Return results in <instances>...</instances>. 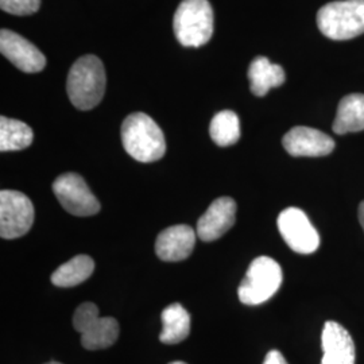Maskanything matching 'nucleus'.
<instances>
[{"instance_id":"obj_1","label":"nucleus","mask_w":364,"mask_h":364,"mask_svg":"<svg viewBox=\"0 0 364 364\" xmlns=\"http://www.w3.org/2000/svg\"><path fill=\"white\" fill-rule=\"evenodd\" d=\"M105 70L99 57L87 54L78 58L68 75L66 91L70 103L81 111H90L103 100Z\"/></svg>"},{"instance_id":"obj_2","label":"nucleus","mask_w":364,"mask_h":364,"mask_svg":"<svg viewBox=\"0 0 364 364\" xmlns=\"http://www.w3.org/2000/svg\"><path fill=\"white\" fill-rule=\"evenodd\" d=\"M122 144L129 156L150 164L166 153L165 135L156 122L144 112L131 114L122 124Z\"/></svg>"},{"instance_id":"obj_3","label":"nucleus","mask_w":364,"mask_h":364,"mask_svg":"<svg viewBox=\"0 0 364 364\" xmlns=\"http://www.w3.org/2000/svg\"><path fill=\"white\" fill-rule=\"evenodd\" d=\"M174 34L185 48H200L213 36V10L208 0H182L174 14Z\"/></svg>"},{"instance_id":"obj_4","label":"nucleus","mask_w":364,"mask_h":364,"mask_svg":"<svg viewBox=\"0 0 364 364\" xmlns=\"http://www.w3.org/2000/svg\"><path fill=\"white\" fill-rule=\"evenodd\" d=\"M320 31L333 41H347L364 33V0H338L317 13Z\"/></svg>"},{"instance_id":"obj_5","label":"nucleus","mask_w":364,"mask_h":364,"mask_svg":"<svg viewBox=\"0 0 364 364\" xmlns=\"http://www.w3.org/2000/svg\"><path fill=\"white\" fill-rule=\"evenodd\" d=\"M284 279L279 263L269 257L252 260L246 277L237 289L240 302L246 305H260L273 297Z\"/></svg>"},{"instance_id":"obj_6","label":"nucleus","mask_w":364,"mask_h":364,"mask_svg":"<svg viewBox=\"0 0 364 364\" xmlns=\"http://www.w3.org/2000/svg\"><path fill=\"white\" fill-rule=\"evenodd\" d=\"M73 326L81 335L85 350H105L117 343L119 323L114 317H100L93 302H84L73 314Z\"/></svg>"},{"instance_id":"obj_7","label":"nucleus","mask_w":364,"mask_h":364,"mask_svg":"<svg viewBox=\"0 0 364 364\" xmlns=\"http://www.w3.org/2000/svg\"><path fill=\"white\" fill-rule=\"evenodd\" d=\"M53 193L66 212L78 218L99 213L100 203L77 173H64L53 182Z\"/></svg>"},{"instance_id":"obj_8","label":"nucleus","mask_w":364,"mask_h":364,"mask_svg":"<svg viewBox=\"0 0 364 364\" xmlns=\"http://www.w3.org/2000/svg\"><path fill=\"white\" fill-rule=\"evenodd\" d=\"M34 223V205L26 195L18 191L0 192V236L18 239L26 235Z\"/></svg>"},{"instance_id":"obj_9","label":"nucleus","mask_w":364,"mask_h":364,"mask_svg":"<svg viewBox=\"0 0 364 364\" xmlns=\"http://www.w3.org/2000/svg\"><path fill=\"white\" fill-rule=\"evenodd\" d=\"M278 230L285 243L299 254H313L320 246V235L302 209L290 207L279 213Z\"/></svg>"},{"instance_id":"obj_10","label":"nucleus","mask_w":364,"mask_h":364,"mask_svg":"<svg viewBox=\"0 0 364 364\" xmlns=\"http://www.w3.org/2000/svg\"><path fill=\"white\" fill-rule=\"evenodd\" d=\"M0 52L25 73H38L46 66V57L37 46L7 28L0 31Z\"/></svg>"},{"instance_id":"obj_11","label":"nucleus","mask_w":364,"mask_h":364,"mask_svg":"<svg viewBox=\"0 0 364 364\" xmlns=\"http://www.w3.org/2000/svg\"><path fill=\"white\" fill-rule=\"evenodd\" d=\"M284 147L293 156H324L335 149V141L323 131L297 126L282 139Z\"/></svg>"},{"instance_id":"obj_12","label":"nucleus","mask_w":364,"mask_h":364,"mask_svg":"<svg viewBox=\"0 0 364 364\" xmlns=\"http://www.w3.org/2000/svg\"><path fill=\"white\" fill-rule=\"evenodd\" d=\"M236 203L231 197L216 198L197 221L196 232L203 242H213L221 237L235 224Z\"/></svg>"},{"instance_id":"obj_13","label":"nucleus","mask_w":364,"mask_h":364,"mask_svg":"<svg viewBox=\"0 0 364 364\" xmlns=\"http://www.w3.org/2000/svg\"><path fill=\"white\" fill-rule=\"evenodd\" d=\"M197 232L192 227L180 224L164 230L156 240V252L159 259L180 262L186 259L196 245Z\"/></svg>"},{"instance_id":"obj_14","label":"nucleus","mask_w":364,"mask_h":364,"mask_svg":"<svg viewBox=\"0 0 364 364\" xmlns=\"http://www.w3.org/2000/svg\"><path fill=\"white\" fill-rule=\"evenodd\" d=\"M321 364H355V344L351 335L336 321H326L323 335Z\"/></svg>"},{"instance_id":"obj_15","label":"nucleus","mask_w":364,"mask_h":364,"mask_svg":"<svg viewBox=\"0 0 364 364\" xmlns=\"http://www.w3.org/2000/svg\"><path fill=\"white\" fill-rule=\"evenodd\" d=\"M248 80L251 92L258 97H263L272 88H278L287 81V73L282 66L259 55L250 64Z\"/></svg>"},{"instance_id":"obj_16","label":"nucleus","mask_w":364,"mask_h":364,"mask_svg":"<svg viewBox=\"0 0 364 364\" xmlns=\"http://www.w3.org/2000/svg\"><path fill=\"white\" fill-rule=\"evenodd\" d=\"M332 129L338 135L364 130V95L351 93L340 100Z\"/></svg>"},{"instance_id":"obj_17","label":"nucleus","mask_w":364,"mask_h":364,"mask_svg":"<svg viewBox=\"0 0 364 364\" xmlns=\"http://www.w3.org/2000/svg\"><path fill=\"white\" fill-rule=\"evenodd\" d=\"M162 332L159 340L164 344H178L189 336L191 333V314L176 302L164 309L161 314Z\"/></svg>"},{"instance_id":"obj_18","label":"nucleus","mask_w":364,"mask_h":364,"mask_svg":"<svg viewBox=\"0 0 364 364\" xmlns=\"http://www.w3.org/2000/svg\"><path fill=\"white\" fill-rule=\"evenodd\" d=\"M95 270V262L88 255H77L61 264L52 274V284L58 287H77L87 281Z\"/></svg>"},{"instance_id":"obj_19","label":"nucleus","mask_w":364,"mask_h":364,"mask_svg":"<svg viewBox=\"0 0 364 364\" xmlns=\"http://www.w3.org/2000/svg\"><path fill=\"white\" fill-rule=\"evenodd\" d=\"M34 132L26 123L10 119L0 117V151H19L25 150L33 144Z\"/></svg>"},{"instance_id":"obj_20","label":"nucleus","mask_w":364,"mask_h":364,"mask_svg":"<svg viewBox=\"0 0 364 364\" xmlns=\"http://www.w3.org/2000/svg\"><path fill=\"white\" fill-rule=\"evenodd\" d=\"M212 141L220 147L232 146L240 139V120L234 111L225 109L218 112L209 126Z\"/></svg>"},{"instance_id":"obj_21","label":"nucleus","mask_w":364,"mask_h":364,"mask_svg":"<svg viewBox=\"0 0 364 364\" xmlns=\"http://www.w3.org/2000/svg\"><path fill=\"white\" fill-rule=\"evenodd\" d=\"M0 7L6 13L25 16L38 11L41 0H0Z\"/></svg>"},{"instance_id":"obj_22","label":"nucleus","mask_w":364,"mask_h":364,"mask_svg":"<svg viewBox=\"0 0 364 364\" xmlns=\"http://www.w3.org/2000/svg\"><path fill=\"white\" fill-rule=\"evenodd\" d=\"M263 364H289L287 359L284 358V355L277 350H272L266 355Z\"/></svg>"},{"instance_id":"obj_23","label":"nucleus","mask_w":364,"mask_h":364,"mask_svg":"<svg viewBox=\"0 0 364 364\" xmlns=\"http://www.w3.org/2000/svg\"><path fill=\"white\" fill-rule=\"evenodd\" d=\"M359 221H360V225L363 227L364 231V201H362L359 205Z\"/></svg>"},{"instance_id":"obj_24","label":"nucleus","mask_w":364,"mask_h":364,"mask_svg":"<svg viewBox=\"0 0 364 364\" xmlns=\"http://www.w3.org/2000/svg\"><path fill=\"white\" fill-rule=\"evenodd\" d=\"M169 364H186L185 362H180V360H177V362H171V363Z\"/></svg>"},{"instance_id":"obj_25","label":"nucleus","mask_w":364,"mask_h":364,"mask_svg":"<svg viewBox=\"0 0 364 364\" xmlns=\"http://www.w3.org/2000/svg\"><path fill=\"white\" fill-rule=\"evenodd\" d=\"M45 364H63V363H60V362H49V363H45Z\"/></svg>"}]
</instances>
